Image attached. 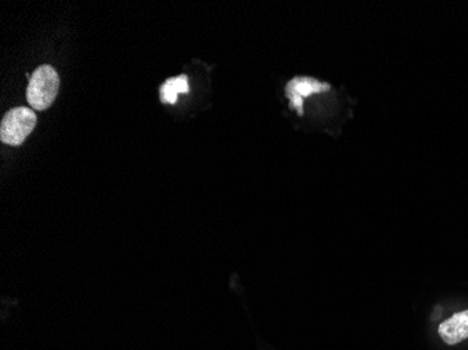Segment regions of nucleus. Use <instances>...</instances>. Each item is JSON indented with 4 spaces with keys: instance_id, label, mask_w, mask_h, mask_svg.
Here are the masks:
<instances>
[{
    "instance_id": "obj_5",
    "label": "nucleus",
    "mask_w": 468,
    "mask_h": 350,
    "mask_svg": "<svg viewBox=\"0 0 468 350\" xmlns=\"http://www.w3.org/2000/svg\"><path fill=\"white\" fill-rule=\"evenodd\" d=\"M189 92V77L185 76V74H181V76L179 77H173V79H169V81H166L163 84H161V102H167V104H176L180 92Z\"/></svg>"
},
{
    "instance_id": "obj_1",
    "label": "nucleus",
    "mask_w": 468,
    "mask_h": 350,
    "mask_svg": "<svg viewBox=\"0 0 468 350\" xmlns=\"http://www.w3.org/2000/svg\"><path fill=\"white\" fill-rule=\"evenodd\" d=\"M58 72L50 65H43L31 74L27 87V102L31 108L44 111L53 105L59 92Z\"/></svg>"
},
{
    "instance_id": "obj_3",
    "label": "nucleus",
    "mask_w": 468,
    "mask_h": 350,
    "mask_svg": "<svg viewBox=\"0 0 468 350\" xmlns=\"http://www.w3.org/2000/svg\"><path fill=\"white\" fill-rule=\"evenodd\" d=\"M330 84L324 82L316 81L311 77H295L287 84L288 99L292 102V107L297 110L300 115H303V99L308 95L316 94V92H328Z\"/></svg>"
},
{
    "instance_id": "obj_4",
    "label": "nucleus",
    "mask_w": 468,
    "mask_h": 350,
    "mask_svg": "<svg viewBox=\"0 0 468 350\" xmlns=\"http://www.w3.org/2000/svg\"><path fill=\"white\" fill-rule=\"evenodd\" d=\"M439 335L444 344L457 345L468 338V310L454 314L439 326Z\"/></svg>"
},
{
    "instance_id": "obj_2",
    "label": "nucleus",
    "mask_w": 468,
    "mask_h": 350,
    "mask_svg": "<svg viewBox=\"0 0 468 350\" xmlns=\"http://www.w3.org/2000/svg\"><path fill=\"white\" fill-rule=\"evenodd\" d=\"M37 125V115L27 107H15L5 115L0 123V141L9 146L23 145Z\"/></svg>"
}]
</instances>
